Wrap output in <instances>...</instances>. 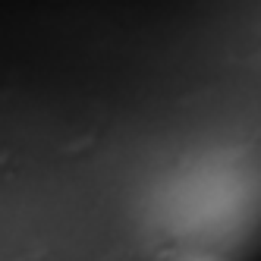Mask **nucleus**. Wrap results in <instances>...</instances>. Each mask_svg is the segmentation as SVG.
I'll list each match as a JSON object with an SVG mask.
<instances>
[]
</instances>
